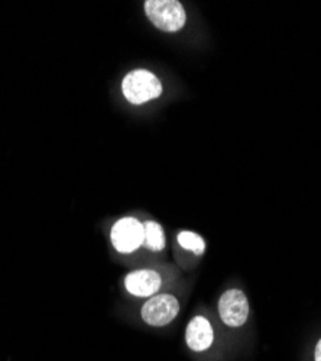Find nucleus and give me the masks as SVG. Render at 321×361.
Segmentation results:
<instances>
[{"mask_svg":"<svg viewBox=\"0 0 321 361\" xmlns=\"http://www.w3.org/2000/svg\"><path fill=\"white\" fill-rule=\"evenodd\" d=\"M180 312L178 299L171 293L151 296L140 310L142 319L151 326H165L177 318Z\"/></svg>","mask_w":321,"mask_h":361,"instance_id":"nucleus-3","label":"nucleus"},{"mask_svg":"<svg viewBox=\"0 0 321 361\" xmlns=\"http://www.w3.org/2000/svg\"><path fill=\"white\" fill-rule=\"evenodd\" d=\"M145 12L150 20L161 31L177 32L187 22L186 11L177 0H148Z\"/></svg>","mask_w":321,"mask_h":361,"instance_id":"nucleus-2","label":"nucleus"},{"mask_svg":"<svg viewBox=\"0 0 321 361\" xmlns=\"http://www.w3.org/2000/svg\"><path fill=\"white\" fill-rule=\"evenodd\" d=\"M122 92L129 103L143 104L162 94V84L151 71L135 70L123 78Z\"/></svg>","mask_w":321,"mask_h":361,"instance_id":"nucleus-1","label":"nucleus"},{"mask_svg":"<svg viewBox=\"0 0 321 361\" xmlns=\"http://www.w3.org/2000/svg\"><path fill=\"white\" fill-rule=\"evenodd\" d=\"M186 343L194 353L207 351L214 343V329L212 322L206 317H194L186 329Z\"/></svg>","mask_w":321,"mask_h":361,"instance_id":"nucleus-7","label":"nucleus"},{"mask_svg":"<svg viewBox=\"0 0 321 361\" xmlns=\"http://www.w3.org/2000/svg\"><path fill=\"white\" fill-rule=\"evenodd\" d=\"M219 315L230 328L245 325L249 318V300L241 289L226 290L219 299Z\"/></svg>","mask_w":321,"mask_h":361,"instance_id":"nucleus-5","label":"nucleus"},{"mask_svg":"<svg viewBox=\"0 0 321 361\" xmlns=\"http://www.w3.org/2000/svg\"><path fill=\"white\" fill-rule=\"evenodd\" d=\"M143 223L135 217H123L116 221L110 230L113 247L119 253L129 255L143 246Z\"/></svg>","mask_w":321,"mask_h":361,"instance_id":"nucleus-4","label":"nucleus"},{"mask_svg":"<svg viewBox=\"0 0 321 361\" xmlns=\"http://www.w3.org/2000/svg\"><path fill=\"white\" fill-rule=\"evenodd\" d=\"M162 286V278L152 269H139L128 274L125 278L126 290L138 298H151Z\"/></svg>","mask_w":321,"mask_h":361,"instance_id":"nucleus-6","label":"nucleus"},{"mask_svg":"<svg viewBox=\"0 0 321 361\" xmlns=\"http://www.w3.org/2000/svg\"><path fill=\"white\" fill-rule=\"evenodd\" d=\"M313 361H321V337L317 340L313 351Z\"/></svg>","mask_w":321,"mask_h":361,"instance_id":"nucleus-10","label":"nucleus"},{"mask_svg":"<svg viewBox=\"0 0 321 361\" xmlns=\"http://www.w3.org/2000/svg\"><path fill=\"white\" fill-rule=\"evenodd\" d=\"M177 240H178V245L183 249H186V250H188V252H191L197 256H200V255L206 252V242H204V238L201 235H198L197 233L181 231L178 234Z\"/></svg>","mask_w":321,"mask_h":361,"instance_id":"nucleus-9","label":"nucleus"},{"mask_svg":"<svg viewBox=\"0 0 321 361\" xmlns=\"http://www.w3.org/2000/svg\"><path fill=\"white\" fill-rule=\"evenodd\" d=\"M143 231V246L152 252H162L165 247V233L162 226L157 221H145Z\"/></svg>","mask_w":321,"mask_h":361,"instance_id":"nucleus-8","label":"nucleus"}]
</instances>
